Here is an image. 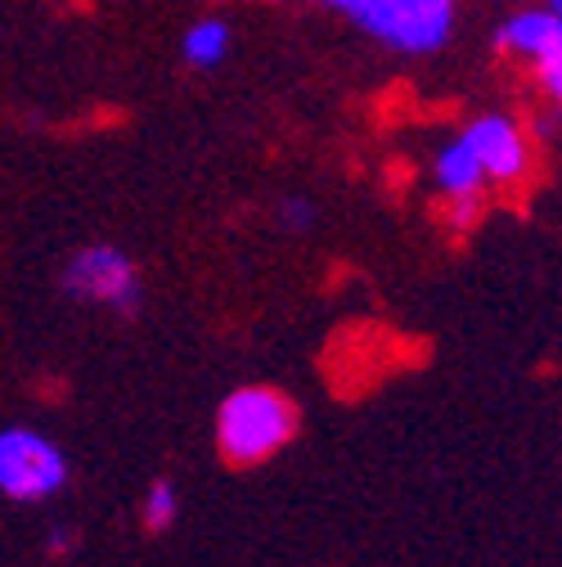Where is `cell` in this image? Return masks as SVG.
<instances>
[{"label": "cell", "mask_w": 562, "mask_h": 567, "mask_svg": "<svg viewBox=\"0 0 562 567\" xmlns=\"http://www.w3.org/2000/svg\"><path fill=\"white\" fill-rule=\"evenodd\" d=\"M496 45H500L504 54H518V59L531 63V59H540L544 50H558V45H562V14H558V10H544V6L518 10L513 19L500 23Z\"/></svg>", "instance_id": "8992f818"}, {"label": "cell", "mask_w": 562, "mask_h": 567, "mask_svg": "<svg viewBox=\"0 0 562 567\" xmlns=\"http://www.w3.org/2000/svg\"><path fill=\"white\" fill-rule=\"evenodd\" d=\"M63 486H67V460L50 437L32 429L0 433V495L28 505V501H45V495Z\"/></svg>", "instance_id": "3957f363"}, {"label": "cell", "mask_w": 562, "mask_h": 567, "mask_svg": "<svg viewBox=\"0 0 562 567\" xmlns=\"http://www.w3.org/2000/svg\"><path fill=\"white\" fill-rule=\"evenodd\" d=\"M73 549H77V532H73V527H54V532H50V554H54V558L73 554Z\"/></svg>", "instance_id": "4fadbf2b"}, {"label": "cell", "mask_w": 562, "mask_h": 567, "mask_svg": "<svg viewBox=\"0 0 562 567\" xmlns=\"http://www.w3.org/2000/svg\"><path fill=\"white\" fill-rule=\"evenodd\" d=\"M433 176H437V185H441L446 198H450V194H481V185H486V176H481V167H477V158L468 154L464 140H450V145L437 154Z\"/></svg>", "instance_id": "52a82bcc"}, {"label": "cell", "mask_w": 562, "mask_h": 567, "mask_svg": "<svg viewBox=\"0 0 562 567\" xmlns=\"http://www.w3.org/2000/svg\"><path fill=\"white\" fill-rule=\"evenodd\" d=\"M531 78H535V86H540L549 100L562 95V45H558V50H544L540 59H531Z\"/></svg>", "instance_id": "30bf717a"}, {"label": "cell", "mask_w": 562, "mask_h": 567, "mask_svg": "<svg viewBox=\"0 0 562 567\" xmlns=\"http://www.w3.org/2000/svg\"><path fill=\"white\" fill-rule=\"evenodd\" d=\"M63 289L73 293V298H82V302L113 307L122 316H135L139 311V270L113 244L82 248L73 261H67V270H63Z\"/></svg>", "instance_id": "277c9868"}, {"label": "cell", "mask_w": 562, "mask_h": 567, "mask_svg": "<svg viewBox=\"0 0 562 567\" xmlns=\"http://www.w3.org/2000/svg\"><path fill=\"white\" fill-rule=\"evenodd\" d=\"M320 6H329V10H337V14H346V19H356L365 0H320Z\"/></svg>", "instance_id": "5bb4252c"}, {"label": "cell", "mask_w": 562, "mask_h": 567, "mask_svg": "<svg viewBox=\"0 0 562 567\" xmlns=\"http://www.w3.org/2000/svg\"><path fill=\"white\" fill-rule=\"evenodd\" d=\"M298 405L279 388H235L217 410V446L235 468L266 464L298 437Z\"/></svg>", "instance_id": "6da1fadb"}, {"label": "cell", "mask_w": 562, "mask_h": 567, "mask_svg": "<svg viewBox=\"0 0 562 567\" xmlns=\"http://www.w3.org/2000/svg\"><path fill=\"white\" fill-rule=\"evenodd\" d=\"M356 23L400 54H437L455 32V0H365Z\"/></svg>", "instance_id": "7a4b0ae2"}, {"label": "cell", "mask_w": 562, "mask_h": 567, "mask_svg": "<svg viewBox=\"0 0 562 567\" xmlns=\"http://www.w3.org/2000/svg\"><path fill=\"white\" fill-rule=\"evenodd\" d=\"M464 145L490 185H518L531 172V140L509 113H481L464 126Z\"/></svg>", "instance_id": "5b68a950"}, {"label": "cell", "mask_w": 562, "mask_h": 567, "mask_svg": "<svg viewBox=\"0 0 562 567\" xmlns=\"http://www.w3.org/2000/svg\"><path fill=\"white\" fill-rule=\"evenodd\" d=\"M477 217H481V194H450V212H446V221H450V230H472L477 226Z\"/></svg>", "instance_id": "8fae6325"}, {"label": "cell", "mask_w": 562, "mask_h": 567, "mask_svg": "<svg viewBox=\"0 0 562 567\" xmlns=\"http://www.w3.org/2000/svg\"><path fill=\"white\" fill-rule=\"evenodd\" d=\"M180 54H185V63H194V68H217V63H226V54H230V23H226V19H198V23L180 37Z\"/></svg>", "instance_id": "ba28073f"}, {"label": "cell", "mask_w": 562, "mask_h": 567, "mask_svg": "<svg viewBox=\"0 0 562 567\" xmlns=\"http://www.w3.org/2000/svg\"><path fill=\"white\" fill-rule=\"evenodd\" d=\"M279 221H284L289 230H311L315 212H311V203H306V198H289L284 207H279Z\"/></svg>", "instance_id": "7c38bea8"}, {"label": "cell", "mask_w": 562, "mask_h": 567, "mask_svg": "<svg viewBox=\"0 0 562 567\" xmlns=\"http://www.w3.org/2000/svg\"><path fill=\"white\" fill-rule=\"evenodd\" d=\"M176 514H180V495H176V486H171L167 477H158V482L149 486V495H145L139 523H145V532H167V527L176 523Z\"/></svg>", "instance_id": "9c48e42d"}]
</instances>
